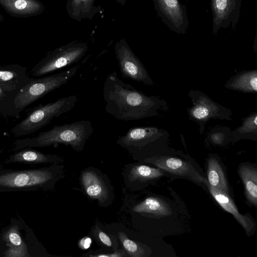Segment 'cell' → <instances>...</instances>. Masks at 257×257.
Instances as JSON below:
<instances>
[{
    "instance_id": "cell-1",
    "label": "cell",
    "mask_w": 257,
    "mask_h": 257,
    "mask_svg": "<svg viewBox=\"0 0 257 257\" xmlns=\"http://www.w3.org/2000/svg\"><path fill=\"white\" fill-rule=\"evenodd\" d=\"M105 110L115 118L135 120L154 116L164 105L163 100L147 96L130 84L122 81L116 71L106 78L103 87Z\"/></svg>"
},
{
    "instance_id": "cell-2",
    "label": "cell",
    "mask_w": 257,
    "mask_h": 257,
    "mask_svg": "<svg viewBox=\"0 0 257 257\" xmlns=\"http://www.w3.org/2000/svg\"><path fill=\"white\" fill-rule=\"evenodd\" d=\"M93 132L92 123L88 120L56 125L48 131L40 133L36 137L15 140L13 144L12 150L17 151L27 148L46 147L63 144L70 146L76 151L81 152Z\"/></svg>"
},
{
    "instance_id": "cell-3",
    "label": "cell",
    "mask_w": 257,
    "mask_h": 257,
    "mask_svg": "<svg viewBox=\"0 0 257 257\" xmlns=\"http://www.w3.org/2000/svg\"><path fill=\"white\" fill-rule=\"evenodd\" d=\"M63 166L54 165L28 170L0 171V192L53 189L63 177Z\"/></svg>"
},
{
    "instance_id": "cell-4",
    "label": "cell",
    "mask_w": 257,
    "mask_h": 257,
    "mask_svg": "<svg viewBox=\"0 0 257 257\" xmlns=\"http://www.w3.org/2000/svg\"><path fill=\"white\" fill-rule=\"evenodd\" d=\"M78 69V66H75L57 74L38 78H32L18 93L10 112V116L19 118L20 113L27 107L66 84L76 74Z\"/></svg>"
},
{
    "instance_id": "cell-5",
    "label": "cell",
    "mask_w": 257,
    "mask_h": 257,
    "mask_svg": "<svg viewBox=\"0 0 257 257\" xmlns=\"http://www.w3.org/2000/svg\"><path fill=\"white\" fill-rule=\"evenodd\" d=\"M77 101V95H72L46 104H40L29 111L26 117L11 130V133L16 137L33 133L49 123L55 117L70 111Z\"/></svg>"
},
{
    "instance_id": "cell-6",
    "label": "cell",
    "mask_w": 257,
    "mask_h": 257,
    "mask_svg": "<svg viewBox=\"0 0 257 257\" xmlns=\"http://www.w3.org/2000/svg\"><path fill=\"white\" fill-rule=\"evenodd\" d=\"M88 49L85 43L73 42L63 46L48 54L31 69L34 77L48 74L79 61Z\"/></svg>"
},
{
    "instance_id": "cell-7",
    "label": "cell",
    "mask_w": 257,
    "mask_h": 257,
    "mask_svg": "<svg viewBox=\"0 0 257 257\" xmlns=\"http://www.w3.org/2000/svg\"><path fill=\"white\" fill-rule=\"evenodd\" d=\"M114 53L121 76L145 85L153 86L154 83L145 66L136 56L124 39L116 42Z\"/></svg>"
},
{
    "instance_id": "cell-8",
    "label": "cell",
    "mask_w": 257,
    "mask_h": 257,
    "mask_svg": "<svg viewBox=\"0 0 257 257\" xmlns=\"http://www.w3.org/2000/svg\"><path fill=\"white\" fill-rule=\"evenodd\" d=\"M157 16L172 31L185 34L188 29L186 8L179 0H153Z\"/></svg>"
},
{
    "instance_id": "cell-9",
    "label": "cell",
    "mask_w": 257,
    "mask_h": 257,
    "mask_svg": "<svg viewBox=\"0 0 257 257\" xmlns=\"http://www.w3.org/2000/svg\"><path fill=\"white\" fill-rule=\"evenodd\" d=\"M242 0H211L212 14V34L217 35L219 30L231 25L235 30L240 15Z\"/></svg>"
},
{
    "instance_id": "cell-10",
    "label": "cell",
    "mask_w": 257,
    "mask_h": 257,
    "mask_svg": "<svg viewBox=\"0 0 257 257\" xmlns=\"http://www.w3.org/2000/svg\"><path fill=\"white\" fill-rule=\"evenodd\" d=\"M189 95L193 103V105L188 110L189 118L198 122L200 129L201 127H204V124L210 118L224 119L221 116L222 115L225 119H228L224 114L229 116V110L216 103L206 95L192 91Z\"/></svg>"
},
{
    "instance_id": "cell-11",
    "label": "cell",
    "mask_w": 257,
    "mask_h": 257,
    "mask_svg": "<svg viewBox=\"0 0 257 257\" xmlns=\"http://www.w3.org/2000/svg\"><path fill=\"white\" fill-rule=\"evenodd\" d=\"M168 136L166 131L156 127H133L128 130L124 135L119 137L116 143L125 148L141 149Z\"/></svg>"
},
{
    "instance_id": "cell-12",
    "label": "cell",
    "mask_w": 257,
    "mask_h": 257,
    "mask_svg": "<svg viewBox=\"0 0 257 257\" xmlns=\"http://www.w3.org/2000/svg\"><path fill=\"white\" fill-rule=\"evenodd\" d=\"M145 161L154 164L162 171L177 176L190 178L201 182L203 178L188 163L178 158L170 157H154L145 159Z\"/></svg>"
},
{
    "instance_id": "cell-13",
    "label": "cell",
    "mask_w": 257,
    "mask_h": 257,
    "mask_svg": "<svg viewBox=\"0 0 257 257\" xmlns=\"http://www.w3.org/2000/svg\"><path fill=\"white\" fill-rule=\"evenodd\" d=\"M81 182L86 194L89 197L104 203L110 197V191L102 177L94 171H84L81 175Z\"/></svg>"
},
{
    "instance_id": "cell-14",
    "label": "cell",
    "mask_w": 257,
    "mask_h": 257,
    "mask_svg": "<svg viewBox=\"0 0 257 257\" xmlns=\"http://www.w3.org/2000/svg\"><path fill=\"white\" fill-rule=\"evenodd\" d=\"M63 161L61 157L53 154H45L30 148L16 151L5 161V164L24 163L26 164H58Z\"/></svg>"
},
{
    "instance_id": "cell-15",
    "label": "cell",
    "mask_w": 257,
    "mask_h": 257,
    "mask_svg": "<svg viewBox=\"0 0 257 257\" xmlns=\"http://www.w3.org/2000/svg\"><path fill=\"white\" fill-rule=\"evenodd\" d=\"M210 193L218 204L226 211L231 213L237 221L242 225L246 233H249L253 228L254 224L252 220L246 215L240 214L236 205L229 195L215 188L210 185L208 186Z\"/></svg>"
},
{
    "instance_id": "cell-16",
    "label": "cell",
    "mask_w": 257,
    "mask_h": 257,
    "mask_svg": "<svg viewBox=\"0 0 257 257\" xmlns=\"http://www.w3.org/2000/svg\"><path fill=\"white\" fill-rule=\"evenodd\" d=\"M26 70V67L18 64L0 65V83L23 87L32 78Z\"/></svg>"
},
{
    "instance_id": "cell-17",
    "label": "cell",
    "mask_w": 257,
    "mask_h": 257,
    "mask_svg": "<svg viewBox=\"0 0 257 257\" xmlns=\"http://www.w3.org/2000/svg\"><path fill=\"white\" fill-rule=\"evenodd\" d=\"M238 172L241 179L247 200L255 207L257 205V169L247 165L240 166Z\"/></svg>"
},
{
    "instance_id": "cell-18",
    "label": "cell",
    "mask_w": 257,
    "mask_h": 257,
    "mask_svg": "<svg viewBox=\"0 0 257 257\" xmlns=\"http://www.w3.org/2000/svg\"><path fill=\"white\" fill-rule=\"evenodd\" d=\"M137 213H150L159 216H167L171 214L169 205L159 198L149 197L133 208Z\"/></svg>"
},
{
    "instance_id": "cell-19",
    "label": "cell",
    "mask_w": 257,
    "mask_h": 257,
    "mask_svg": "<svg viewBox=\"0 0 257 257\" xmlns=\"http://www.w3.org/2000/svg\"><path fill=\"white\" fill-rule=\"evenodd\" d=\"M228 88L245 92H256L257 71L252 70L238 74L225 85Z\"/></svg>"
},
{
    "instance_id": "cell-20",
    "label": "cell",
    "mask_w": 257,
    "mask_h": 257,
    "mask_svg": "<svg viewBox=\"0 0 257 257\" xmlns=\"http://www.w3.org/2000/svg\"><path fill=\"white\" fill-rule=\"evenodd\" d=\"M207 177L210 186L229 195V187L224 172L215 158H211L208 161Z\"/></svg>"
},
{
    "instance_id": "cell-21",
    "label": "cell",
    "mask_w": 257,
    "mask_h": 257,
    "mask_svg": "<svg viewBox=\"0 0 257 257\" xmlns=\"http://www.w3.org/2000/svg\"><path fill=\"white\" fill-rule=\"evenodd\" d=\"M94 0H68L67 10L70 17L76 20L90 18L95 14Z\"/></svg>"
},
{
    "instance_id": "cell-22",
    "label": "cell",
    "mask_w": 257,
    "mask_h": 257,
    "mask_svg": "<svg viewBox=\"0 0 257 257\" xmlns=\"http://www.w3.org/2000/svg\"><path fill=\"white\" fill-rule=\"evenodd\" d=\"M163 175L162 170L158 168L138 165L131 168L128 178L132 181H147L157 179Z\"/></svg>"
},
{
    "instance_id": "cell-23",
    "label": "cell",
    "mask_w": 257,
    "mask_h": 257,
    "mask_svg": "<svg viewBox=\"0 0 257 257\" xmlns=\"http://www.w3.org/2000/svg\"><path fill=\"white\" fill-rule=\"evenodd\" d=\"M22 88L0 83V114L10 116L15 98Z\"/></svg>"
},
{
    "instance_id": "cell-24",
    "label": "cell",
    "mask_w": 257,
    "mask_h": 257,
    "mask_svg": "<svg viewBox=\"0 0 257 257\" xmlns=\"http://www.w3.org/2000/svg\"><path fill=\"white\" fill-rule=\"evenodd\" d=\"M117 235L122 249L128 256L143 257L148 256L145 248L139 243L130 239L124 232L119 231Z\"/></svg>"
},
{
    "instance_id": "cell-25",
    "label": "cell",
    "mask_w": 257,
    "mask_h": 257,
    "mask_svg": "<svg viewBox=\"0 0 257 257\" xmlns=\"http://www.w3.org/2000/svg\"><path fill=\"white\" fill-rule=\"evenodd\" d=\"M92 233L99 244L112 251L117 249V242L115 236L104 231L97 225H95L92 229Z\"/></svg>"
},
{
    "instance_id": "cell-26",
    "label": "cell",
    "mask_w": 257,
    "mask_h": 257,
    "mask_svg": "<svg viewBox=\"0 0 257 257\" xmlns=\"http://www.w3.org/2000/svg\"><path fill=\"white\" fill-rule=\"evenodd\" d=\"M4 238L5 241L11 245L14 250L22 253L25 252V244L18 229L12 227L6 233Z\"/></svg>"
},
{
    "instance_id": "cell-27",
    "label": "cell",
    "mask_w": 257,
    "mask_h": 257,
    "mask_svg": "<svg viewBox=\"0 0 257 257\" xmlns=\"http://www.w3.org/2000/svg\"><path fill=\"white\" fill-rule=\"evenodd\" d=\"M233 133L237 135H256L257 133V114L256 113L251 114L244 119L241 127L235 130Z\"/></svg>"
},
{
    "instance_id": "cell-28",
    "label": "cell",
    "mask_w": 257,
    "mask_h": 257,
    "mask_svg": "<svg viewBox=\"0 0 257 257\" xmlns=\"http://www.w3.org/2000/svg\"><path fill=\"white\" fill-rule=\"evenodd\" d=\"M89 254L84 255L90 257H123L128 256L125 251L122 249H117L111 252H102L94 251L93 252H88Z\"/></svg>"
},
{
    "instance_id": "cell-29",
    "label": "cell",
    "mask_w": 257,
    "mask_h": 257,
    "mask_svg": "<svg viewBox=\"0 0 257 257\" xmlns=\"http://www.w3.org/2000/svg\"><path fill=\"white\" fill-rule=\"evenodd\" d=\"M91 243V239L88 236L82 238L78 242V246L82 249L88 248Z\"/></svg>"
},
{
    "instance_id": "cell-30",
    "label": "cell",
    "mask_w": 257,
    "mask_h": 257,
    "mask_svg": "<svg viewBox=\"0 0 257 257\" xmlns=\"http://www.w3.org/2000/svg\"><path fill=\"white\" fill-rule=\"evenodd\" d=\"M223 134L220 132H216L211 136L212 141L217 144H220L223 140Z\"/></svg>"
},
{
    "instance_id": "cell-31",
    "label": "cell",
    "mask_w": 257,
    "mask_h": 257,
    "mask_svg": "<svg viewBox=\"0 0 257 257\" xmlns=\"http://www.w3.org/2000/svg\"><path fill=\"white\" fill-rule=\"evenodd\" d=\"M15 7L19 10H23L26 8L27 3L25 0H17L15 4Z\"/></svg>"
},
{
    "instance_id": "cell-32",
    "label": "cell",
    "mask_w": 257,
    "mask_h": 257,
    "mask_svg": "<svg viewBox=\"0 0 257 257\" xmlns=\"http://www.w3.org/2000/svg\"><path fill=\"white\" fill-rule=\"evenodd\" d=\"M118 2L122 4H124L126 0H117Z\"/></svg>"
}]
</instances>
